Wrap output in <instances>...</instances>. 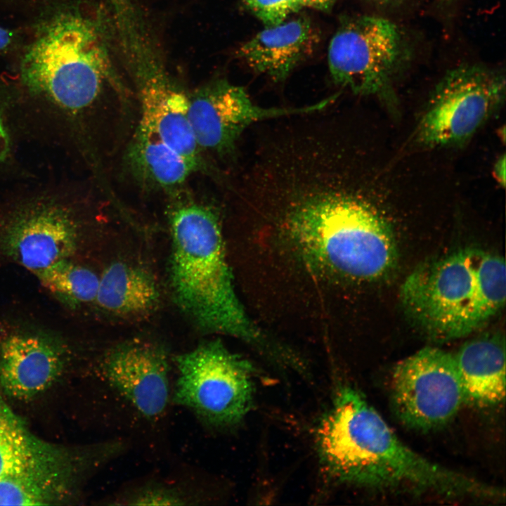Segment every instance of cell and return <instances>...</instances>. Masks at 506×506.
Returning <instances> with one entry per match:
<instances>
[{
    "instance_id": "cell-1",
    "label": "cell",
    "mask_w": 506,
    "mask_h": 506,
    "mask_svg": "<svg viewBox=\"0 0 506 506\" xmlns=\"http://www.w3.org/2000/svg\"><path fill=\"white\" fill-rule=\"evenodd\" d=\"M318 450L337 479L366 488L448 498L500 500L503 490L427 459L403 443L357 390L342 387L317 432Z\"/></svg>"
},
{
    "instance_id": "cell-2",
    "label": "cell",
    "mask_w": 506,
    "mask_h": 506,
    "mask_svg": "<svg viewBox=\"0 0 506 506\" xmlns=\"http://www.w3.org/2000/svg\"><path fill=\"white\" fill-rule=\"evenodd\" d=\"M168 219L169 283L178 307L204 330L252 343L262 341L235 294L214 210L177 195L169 205Z\"/></svg>"
},
{
    "instance_id": "cell-3",
    "label": "cell",
    "mask_w": 506,
    "mask_h": 506,
    "mask_svg": "<svg viewBox=\"0 0 506 506\" xmlns=\"http://www.w3.org/2000/svg\"><path fill=\"white\" fill-rule=\"evenodd\" d=\"M503 257L475 247L418 265L405 279L400 299L409 320L426 335L451 340L481 328L504 307Z\"/></svg>"
},
{
    "instance_id": "cell-4",
    "label": "cell",
    "mask_w": 506,
    "mask_h": 506,
    "mask_svg": "<svg viewBox=\"0 0 506 506\" xmlns=\"http://www.w3.org/2000/svg\"><path fill=\"white\" fill-rule=\"evenodd\" d=\"M106 9L63 13L48 25L22 60V77L30 90L72 111L96 101L114 76V32Z\"/></svg>"
},
{
    "instance_id": "cell-5",
    "label": "cell",
    "mask_w": 506,
    "mask_h": 506,
    "mask_svg": "<svg viewBox=\"0 0 506 506\" xmlns=\"http://www.w3.org/2000/svg\"><path fill=\"white\" fill-rule=\"evenodd\" d=\"M177 377L171 403L214 428L242 420L253 401V369L218 339L202 342L174 358Z\"/></svg>"
},
{
    "instance_id": "cell-6",
    "label": "cell",
    "mask_w": 506,
    "mask_h": 506,
    "mask_svg": "<svg viewBox=\"0 0 506 506\" xmlns=\"http://www.w3.org/2000/svg\"><path fill=\"white\" fill-rule=\"evenodd\" d=\"M404 56L403 37L393 22L362 15L340 25L330 41L327 63L337 84L375 96L395 110L393 79Z\"/></svg>"
},
{
    "instance_id": "cell-7",
    "label": "cell",
    "mask_w": 506,
    "mask_h": 506,
    "mask_svg": "<svg viewBox=\"0 0 506 506\" xmlns=\"http://www.w3.org/2000/svg\"><path fill=\"white\" fill-rule=\"evenodd\" d=\"M505 96L500 73L479 65L453 69L434 91L414 139L427 148L462 145L497 112Z\"/></svg>"
},
{
    "instance_id": "cell-8",
    "label": "cell",
    "mask_w": 506,
    "mask_h": 506,
    "mask_svg": "<svg viewBox=\"0 0 506 506\" xmlns=\"http://www.w3.org/2000/svg\"><path fill=\"white\" fill-rule=\"evenodd\" d=\"M391 399L396 417L410 429L448 424L465 403L454 355L427 346L400 361L391 375Z\"/></svg>"
},
{
    "instance_id": "cell-9",
    "label": "cell",
    "mask_w": 506,
    "mask_h": 506,
    "mask_svg": "<svg viewBox=\"0 0 506 506\" xmlns=\"http://www.w3.org/2000/svg\"><path fill=\"white\" fill-rule=\"evenodd\" d=\"M126 449L113 439L67 451L46 446L27 465L0 479V505H49L74 495L83 478Z\"/></svg>"
},
{
    "instance_id": "cell-10",
    "label": "cell",
    "mask_w": 506,
    "mask_h": 506,
    "mask_svg": "<svg viewBox=\"0 0 506 506\" xmlns=\"http://www.w3.org/2000/svg\"><path fill=\"white\" fill-rule=\"evenodd\" d=\"M334 100L332 95L301 108H262L252 101L242 87L218 79L202 85L188 96V115L200 150L230 157L235 154L242 134L252 124L317 112Z\"/></svg>"
},
{
    "instance_id": "cell-11",
    "label": "cell",
    "mask_w": 506,
    "mask_h": 506,
    "mask_svg": "<svg viewBox=\"0 0 506 506\" xmlns=\"http://www.w3.org/2000/svg\"><path fill=\"white\" fill-rule=\"evenodd\" d=\"M61 332L28 318H0V384L10 397L28 399L51 387L70 360Z\"/></svg>"
},
{
    "instance_id": "cell-12",
    "label": "cell",
    "mask_w": 506,
    "mask_h": 506,
    "mask_svg": "<svg viewBox=\"0 0 506 506\" xmlns=\"http://www.w3.org/2000/svg\"><path fill=\"white\" fill-rule=\"evenodd\" d=\"M82 239L80 220L68 207L48 203L15 210L0 217V268L16 265L33 274L75 259Z\"/></svg>"
},
{
    "instance_id": "cell-13",
    "label": "cell",
    "mask_w": 506,
    "mask_h": 506,
    "mask_svg": "<svg viewBox=\"0 0 506 506\" xmlns=\"http://www.w3.org/2000/svg\"><path fill=\"white\" fill-rule=\"evenodd\" d=\"M101 372L107 386L143 420L157 422L171 403L169 355L144 339L124 342L104 356Z\"/></svg>"
},
{
    "instance_id": "cell-14",
    "label": "cell",
    "mask_w": 506,
    "mask_h": 506,
    "mask_svg": "<svg viewBox=\"0 0 506 506\" xmlns=\"http://www.w3.org/2000/svg\"><path fill=\"white\" fill-rule=\"evenodd\" d=\"M138 129L160 140L200 169L201 150L188 115V95L171 77L136 88Z\"/></svg>"
},
{
    "instance_id": "cell-15",
    "label": "cell",
    "mask_w": 506,
    "mask_h": 506,
    "mask_svg": "<svg viewBox=\"0 0 506 506\" xmlns=\"http://www.w3.org/2000/svg\"><path fill=\"white\" fill-rule=\"evenodd\" d=\"M319 40L309 18L300 16L265 27L241 45L237 54L255 72L281 82L313 53Z\"/></svg>"
},
{
    "instance_id": "cell-16",
    "label": "cell",
    "mask_w": 506,
    "mask_h": 506,
    "mask_svg": "<svg viewBox=\"0 0 506 506\" xmlns=\"http://www.w3.org/2000/svg\"><path fill=\"white\" fill-rule=\"evenodd\" d=\"M454 358L465 403L497 405L505 397V341L490 334L465 342Z\"/></svg>"
},
{
    "instance_id": "cell-17",
    "label": "cell",
    "mask_w": 506,
    "mask_h": 506,
    "mask_svg": "<svg viewBox=\"0 0 506 506\" xmlns=\"http://www.w3.org/2000/svg\"><path fill=\"white\" fill-rule=\"evenodd\" d=\"M94 303L113 315L141 317L157 308L160 291L149 273L138 266L117 261L99 276Z\"/></svg>"
},
{
    "instance_id": "cell-18",
    "label": "cell",
    "mask_w": 506,
    "mask_h": 506,
    "mask_svg": "<svg viewBox=\"0 0 506 506\" xmlns=\"http://www.w3.org/2000/svg\"><path fill=\"white\" fill-rule=\"evenodd\" d=\"M126 157L130 170L139 183L171 192L178 190L199 169L160 140L138 129Z\"/></svg>"
},
{
    "instance_id": "cell-19",
    "label": "cell",
    "mask_w": 506,
    "mask_h": 506,
    "mask_svg": "<svg viewBox=\"0 0 506 506\" xmlns=\"http://www.w3.org/2000/svg\"><path fill=\"white\" fill-rule=\"evenodd\" d=\"M33 275L53 297L68 309H76L96 301L99 275L76 259L57 261Z\"/></svg>"
},
{
    "instance_id": "cell-20",
    "label": "cell",
    "mask_w": 506,
    "mask_h": 506,
    "mask_svg": "<svg viewBox=\"0 0 506 506\" xmlns=\"http://www.w3.org/2000/svg\"><path fill=\"white\" fill-rule=\"evenodd\" d=\"M46 446L0 398V479L24 467Z\"/></svg>"
},
{
    "instance_id": "cell-21",
    "label": "cell",
    "mask_w": 506,
    "mask_h": 506,
    "mask_svg": "<svg viewBox=\"0 0 506 506\" xmlns=\"http://www.w3.org/2000/svg\"><path fill=\"white\" fill-rule=\"evenodd\" d=\"M202 500L196 489L185 484L149 480L132 486L111 499L118 505H195Z\"/></svg>"
},
{
    "instance_id": "cell-22",
    "label": "cell",
    "mask_w": 506,
    "mask_h": 506,
    "mask_svg": "<svg viewBox=\"0 0 506 506\" xmlns=\"http://www.w3.org/2000/svg\"><path fill=\"white\" fill-rule=\"evenodd\" d=\"M242 2L265 27L280 25L302 8L299 0H242Z\"/></svg>"
},
{
    "instance_id": "cell-23",
    "label": "cell",
    "mask_w": 506,
    "mask_h": 506,
    "mask_svg": "<svg viewBox=\"0 0 506 506\" xmlns=\"http://www.w3.org/2000/svg\"><path fill=\"white\" fill-rule=\"evenodd\" d=\"M336 0H299L302 8L308 7L326 11L331 8Z\"/></svg>"
},
{
    "instance_id": "cell-24",
    "label": "cell",
    "mask_w": 506,
    "mask_h": 506,
    "mask_svg": "<svg viewBox=\"0 0 506 506\" xmlns=\"http://www.w3.org/2000/svg\"><path fill=\"white\" fill-rule=\"evenodd\" d=\"M494 174L497 180L504 186L505 181V157L503 155L495 162L494 166Z\"/></svg>"
},
{
    "instance_id": "cell-25",
    "label": "cell",
    "mask_w": 506,
    "mask_h": 506,
    "mask_svg": "<svg viewBox=\"0 0 506 506\" xmlns=\"http://www.w3.org/2000/svg\"><path fill=\"white\" fill-rule=\"evenodd\" d=\"M13 39L12 32L0 26V51L7 48L11 44Z\"/></svg>"
},
{
    "instance_id": "cell-26",
    "label": "cell",
    "mask_w": 506,
    "mask_h": 506,
    "mask_svg": "<svg viewBox=\"0 0 506 506\" xmlns=\"http://www.w3.org/2000/svg\"><path fill=\"white\" fill-rule=\"evenodd\" d=\"M8 147V136L0 119V159L5 155Z\"/></svg>"
},
{
    "instance_id": "cell-27",
    "label": "cell",
    "mask_w": 506,
    "mask_h": 506,
    "mask_svg": "<svg viewBox=\"0 0 506 506\" xmlns=\"http://www.w3.org/2000/svg\"><path fill=\"white\" fill-rule=\"evenodd\" d=\"M379 1H389V0H379Z\"/></svg>"
}]
</instances>
